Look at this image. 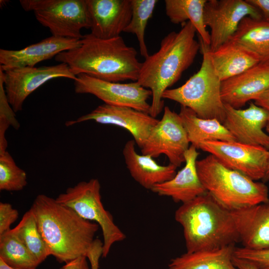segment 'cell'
Listing matches in <instances>:
<instances>
[{
    "label": "cell",
    "mask_w": 269,
    "mask_h": 269,
    "mask_svg": "<svg viewBox=\"0 0 269 269\" xmlns=\"http://www.w3.org/2000/svg\"><path fill=\"white\" fill-rule=\"evenodd\" d=\"M0 259L12 269H36L39 265L12 229L0 235Z\"/></svg>",
    "instance_id": "cell-27"
},
{
    "label": "cell",
    "mask_w": 269,
    "mask_h": 269,
    "mask_svg": "<svg viewBox=\"0 0 269 269\" xmlns=\"http://www.w3.org/2000/svg\"><path fill=\"white\" fill-rule=\"evenodd\" d=\"M182 24L179 31H172L163 37L159 50L141 63L137 82L151 91L149 115L153 118L164 109L163 93L191 65L201 48L191 22Z\"/></svg>",
    "instance_id": "cell-3"
},
{
    "label": "cell",
    "mask_w": 269,
    "mask_h": 269,
    "mask_svg": "<svg viewBox=\"0 0 269 269\" xmlns=\"http://www.w3.org/2000/svg\"><path fill=\"white\" fill-rule=\"evenodd\" d=\"M197 149L216 157L226 167L256 181L263 179L267 166L269 150L237 141H208Z\"/></svg>",
    "instance_id": "cell-13"
},
{
    "label": "cell",
    "mask_w": 269,
    "mask_h": 269,
    "mask_svg": "<svg viewBox=\"0 0 269 269\" xmlns=\"http://www.w3.org/2000/svg\"><path fill=\"white\" fill-rule=\"evenodd\" d=\"M101 185L98 179L81 181L69 187L55 199L76 212L81 217L94 221L101 227L103 237L102 257L106 258L116 243L126 238L115 223L112 214L103 206L100 194Z\"/></svg>",
    "instance_id": "cell-7"
},
{
    "label": "cell",
    "mask_w": 269,
    "mask_h": 269,
    "mask_svg": "<svg viewBox=\"0 0 269 269\" xmlns=\"http://www.w3.org/2000/svg\"><path fill=\"white\" fill-rule=\"evenodd\" d=\"M261 12L263 18L269 21V0H247Z\"/></svg>",
    "instance_id": "cell-36"
},
{
    "label": "cell",
    "mask_w": 269,
    "mask_h": 269,
    "mask_svg": "<svg viewBox=\"0 0 269 269\" xmlns=\"http://www.w3.org/2000/svg\"><path fill=\"white\" fill-rule=\"evenodd\" d=\"M233 263L238 269H259L251 262L233 256Z\"/></svg>",
    "instance_id": "cell-38"
},
{
    "label": "cell",
    "mask_w": 269,
    "mask_h": 269,
    "mask_svg": "<svg viewBox=\"0 0 269 269\" xmlns=\"http://www.w3.org/2000/svg\"><path fill=\"white\" fill-rule=\"evenodd\" d=\"M199 154L196 147L191 144L184 154L183 168L170 180L154 185L151 191L182 203L206 193L207 191L199 179L196 168Z\"/></svg>",
    "instance_id": "cell-19"
},
{
    "label": "cell",
    "mask_w": 269,
    "mask_h": 269,
    "mask_svg": "<svg viewBox=\"0 0 269 269\" xmlns=\"http://www.w3.org/2000/svg\"><path fill=\"white\" fill-rule=\"evenodd\" d=\"M91 33L100 39L120 36L132 16L131 0H86Z\"/></svg>",
    "instance_id": "cell-16"
},
{
    "label": "cell",
    "mask_w": 269,
    "mask_h": 269,
    "mask_svg": "<svg viewBox=\"0 0 269 269\" xmlns=\"http://www.w3.org/2000/svg\"><path fill=\"white\" fill-rule=\"evenodd\" d=\"M196 168L207 192L230 211L269 201L265 183L226 167L212 154L197 160Z\"/></svg>",
    "instance_id": "cell-5"
},
{
    "label": "cell",
    "mask_w": 269,
    "mask_h": 269,
    "mask_svg": "<svg viewBox=\"0 0 269 269\" xmlns=\"http://www.w3.org/2000/svg\"><path fill=\"white\" fill-rule=\"evenodd\" d=\"M179 115L191 145L208 141H236L222 123L216 119L199 118L191 109L181 106Z\"/></svg>",
    "instance_id": "cell-23"
},
{
    "label": "cell",
    "mask_w": 269,
    "mask_h": 269,
    "mask_svg": "<svg viewBox=\"0 0 269 269\" xmlns=\"http://www.w3.org/2000/svg\"><path fill=\"white\" fill-rule=\"evenodd\" d=\"M163 110L161 119L151 131L141 152L153 158L164 154L169 163L179 167L185 162L184 154L190 142L179 114L167 106Z\"/></svg>",
    "instance_id": "cell-10"
},
{
    "label": "cell",
    "mask_w": 269,
    "mask_h": 269,
    "mask_svg": "<svg viewBox=\"0 0 269 269\" xmlns=\"http://www.w3.org/2000/svg\"><path fill=\"white\" fill-rule=\"evenodd\" d=\"M22 8L33 11L36 19L52 35L81 39L83 28H90L86 0H20Z\"/></svg>",
    "instance_id": "cell-8"
},
{
    "label": "cell",
    "mask_w": 269,
    "mask_h": 269,
    "mask_svg": "<svg viewBox=\"0 0 269 269\" xmlns=\"http://www.w3.org/2000/svg\"><path fill=\"white\" fill-rule=\"evenodd\" d=\"M136 50L128 46L121 36L100 39L86 34L79 46L59 53L57 62L66 64L76 76L85 74L114 82L137 81L141 63Z\"/></svg>",
    "instance_id": "cell-2"
},
{
    "label": "cell",
    "mask_w": 269,
    "mask_h": 269,
    "mask_svg": "<svg viewBox=\"0 0 269 269\" xmlns=\"http://www.w3.org/2000/svg\"><path fill=\"white\" fill-rule=\"evenodd\" d=\"M132 16L124 32L135 34L137 37L141 56L145 59L149 55L144 39L145 30L151 17L157 0H131Z\"/></svg>",
    "instance_id": "cell-29"
},
{
    "label": "cell",
    "mask_w": 269,
    "mask_h": 269,
    "mask_svg": "<svg viewBox=\"0 0 269 269\" xmlns=\"http://www.w3.org/2000/svg\"><path fill=\"white\" fill-rule=\"evenodd\" d=\"M2 74L7 100L15 113L22 110L24 101L47 81L57 78L75 81L77 76L65 63L42 67H23L3 71Z\"/></svg>",
    "instance_id": "cell-12"
},
{
    "label": "cell",
    "mask_w": 269,
    "mask_h": 269,
    "mask_svg": "<svg viewBox=\"0 0 269 269\" xmlns=\"http://www.w3.org/2000/svg\"><path fill=\"white\" fill-rule=\"evenodd\" d=\"M255 103L265 109L269 114V89L261 94L255 100ZM265 128L267 133L269 134V118Z\"/></svg>",
    "instance_id": "cell-37"
},
{
    "label": "cell",
    "mask_w": 269,
    "mask_h": 269,
    "mask_svg": "<svg viewBox=\"0 0 269 269\" xmlns=\"http://www.w3.org/2000/svg\"><path fill=\"white\" fill-rule=\"evenodd\" d=\"M30 209L49 256L67 263L85 256L100 227L81 217L71 208L44 194L38 195Z\"/></svg>",
    "instance_id": "cell-1"
},
{
    "label": "cell",
    "mask_w": 269,
    "mask_h": 269,
    "mask_svg": "<svg viewBox=\"0 0 269 269\" xmlns=\"http://www.w3.org/2000/svg\"><path fill=\"white\" fill-rule=\"evenodd\" d=\"M81 39L51 36L19 50L0 49V68L3 71L37 63L80 46Z\"/></svg>",
    "instance_id": "cell-18"
},
{
    "label": "cell",
    "mask_w": 269,
    "mask_h": 269,
    "mask_svg": "<svg viewBox=\"0 0 269 269\" xmlns=\"http://www.w3.org/2000/svg\"><path fill=\"white\" fill-rule=\"evenodd\" d=\"M231 211L243 247L269 248V201Z\"/></svg>",
    "instance_id": "cell-20"
},
{
    "label": "cell",
    "mask_w": 269,
    "mask_h": 269,
    "mask_svg": "<svg viewBox=\"0 0 269 269\" xmlns=\"http://www.w3.org/2000/svg\"><path fill=\"white\" fill-rule=\"evenodd\" d=\"M206 0H166L165 12L174 24L190 21L200 35V39L210 45V32L204 20V9Z\"/></svg>",
    "instance_id": "cell-26"
},
{
    "label": "cell",
    "mask_w": 269,
    "mask_h": 269,
    "mask_svg": "<svg viewBox=\"0 0 269 269\" xmlns=\"http://www.w3.org/2000/svg\"><path fill=\"white\" fill-rule=\"evenodd\" d=\"M263 182L265 183L269 180V158L266 168L265 175L262 179Z\"/></svg>",
    "instance_id": "cell-39"
},
{
    "label": "cell",
    "mask_w": 269,
    "mask_h": 269,
    "mask_svg": "<svg viewBox=\"0 0 269 269\" xmlns=\"http://www.w3.org/2000/svg\"><path fill=\"white\" fill-rule=\"evenodd\" d=\"M94 121L97 123L123 128L132 135L135 144L142 148L153 128L159 121L149 114L127 107L103 104L90 113L65 123L66 127Z\"/></svg>",
    "instance_id": "cell-14"
},
{
    "label": "cell",
    "mask_w": 269,
    "mask_h": 269,
    "mask_svg": "<svg viewBox=\"0 0 269 269\" xmlns=\"http://www.w3.org/2000/svg\"><path fill=\"white\" fill-rule=\"evenodd\" d=\"M235 245L186 252L172 259L167 269H238L233 264Z\"/></svg>",
    "instance_id": "cell-24"
},
{
    "label": "cell",
    "mask_w": 269,
    "mask_h": 269,
    "mask_svg": "<svg viewBox=\"0 0 269 269\" xmlns=\"http://www.w3.org/2000/svg\"><path fill=\"white\" fill-rule=\"evenodd\" d=\"M85 256H81L72 260L62 267L60 269H90Z\"/></svg>",
    "instance_id": "cell-35"
},
{
    "label": "cell",
    "mask_w": 269,
    "mask_h": 269,
    "mask_svg": "<svg viewBox=\"0 0 269 269\" xmlns=\"http://www.w3.org/2000/svg\"><path fill=\"white\" fill-rule=\"evenodd\" d=\"M134 140H129L123 149L125 162L131 176L144 188L150 190L155 185L172 179L177 167L169 163L158 164L149 155L139 154L135 149Z\"/></svg>",
    "instance_id": "cell-21"
},
{
    "label": "cell",
    "mask_w": 269,
    "mask_h": 269,
    "mask_svg": "<svg viewBox=\"0 0 269 269\" xmlns=\"http://www.w3.org/2000/svg\"><path fill=\"white\" fill-rule=\"evenodd\" d=\"M17 129L19 125L15 116V112L10 106L5 92L2 74L0 73V153L6 150L7 142L5 132L9 126Z\"/></svg>",
    "instance_id": "cell-31"
},
{
    "label": "cell",
    "mask_w": 269,
    "mask_h": 269,
    "mask_svg": "<svg viewBox=\"0 0 269 269\" xmlns=\"http://www.w3.org/2000/svg\"><path fill=\"white\" fill-rule=\"evenodd\" d=\"M249 16L263 18L260 11L247 0H209L204 9V20L210 29L209 48L213 52L229 41L241 21Z\"/></svg>",
    "instance_id": "cell-9"
},
{
    "label": "cell",
    "mask_w": 269,
    "mask_h": 269,
    "mask_svg": "<svg viewBox=\"0 0 269 269\" xmlns=\"http://www.w3.org/2000/svg\"><path fill=\"white\" fill-rule=\"evenodd\" d=\"M103 243L99 239H96L90 249L87 258L91 264V269H99V261L103 254Z\"/></svg>",
    "instance_id": "cell-34"
},
{
    "label": "cell",
    "mask_w": 269,
    "mask_h": 269,
    "mask_svg": "<svg viewBox=\"0 0 269 269\" xmlns=\"http://www.w3.org/2000/svg\"><path fill=\"white\" fill-rule=\"evenodd\" d=\"M231 39L252 53L260 63L269 64V21L247 16Z\"/></svg>",
    "instance_id": "cell-25"
},
{
    "label": "cell",
    "mask_w": 269,
    "mask_h": 269,
    "mask_svg": "<svg viewBox=\"0 0 269 269\" xmlns=\"http://www.w3.org/2000/svg\"><path fill=\"white\" fill-rule=\"evenodd\" d=\"M77 94L94 95L104 104L130 107L149 114L150 104L147 102L151 91L137 81L127 83L101 80L85 74L77 75L74 81Z\"/></svg>",
    "instance_id": "cell-11"
},
{
    "label": "cell",
    "mask_w": 269,
    "mask_h": 269,
    "mask_svg": "<svg viewBox=\"0 0 269 269\" xmlns=\"http://www.w3.org/2000/svg\"><path fill=\"white\" fill-rule=\"evenodd\" d=\"M174 218L182 227L186 252L216 249L240 242L231 211L207 192L182 203Z\"/></svg>",
    "instance_id": "cell-4"
},
{
    "label": "cell",
    "mask_w": 269,
    "mask_h": 269,
    "mask_svg": "<svg viewBox=\"0 0 269 269\" xmlns=\"http://www.w3.org/2000/svg\"><path fill=\"white\" fill-rule=\"evenodd\" d=\"M225 108L223 125L236 141L269 150V134L263 130L269 114L265 109L252 102L245 109H236L225 104Z\"/></svg>",
    "instance_id": "cell-15"
},
{
    "label": "cell",
    "mask_w": 269,
    "mask_h": 269,
    "mask_svg": "<svg viewBox=\"0 0 269 269\" xmlns=\"http://www.w3.org/2000/svg\"><path fill=\"white\" fill-rule=\"evenodd\" d=\"M18 211L6 202L0 203V235L9 231L10 226L18 218Z\"/></svg>",
    "instance_id": "cell-33"
},
{
    "label": "cell",
    "mask_w": 269,
    "mask_h": 269,
    "mask_svg": "<svg viewBox=\"0 0 269 269\" xmlns=\"http://www.w3.org/2000/svg\"><path fill=\"white\" fill-rule=\"evenodd\" d=\"M200 43L203 59L199 70L181 86L166 90L162 99L179 103L199 118L216 119L223 124L225 108L221 98L222 81L213 66L209 46L200 39Z\"/></svg>",
    "instance_id": "cell-6"
},
{
    "label": "cell",
    "mask_w": 269,
    "mask_h": 269,
    "mask_svg": "<svg viewBox=\"0 0 269 269\" xmlns=\"http://www.w3.org/2000/svg\"><path fill=\"white\" fill-rule=\"evenodd\" d=\"M210 55L214 70L222 82L260 63L252 53L231 39L210 51Z\"/></svg>",
    "instance_id": "cell-22"
},
{
    "label": "cell",
    "mask_w": 269,
    "mask_h": 269,
    "mask_svg": "<svg viewBox=\"0 0 269 269\" xmlns=\"http://www.w3.org/2000/svg\"><path fill=\"white\" fill-rule=\"evenodd\" d=\"M0 269H12L6 265L0 259Z\"/></svg>",
    "instance_id": "cell-40"
},
{
    "label": "cell",
    "mask_w": 269,
    "mask_h": 269,
    "mask_svg": "<svg viewBox=\"0 0 269 269\" xmlns=\"http://www.w3.org/2000/svg\"><path fill=\"white\" fill-rule=\"evenodd\" d=\"M27 184L26 173L16 165L11 154L7 150L0 153V190L20 191Z\"/></svg>",
    "instance_id": "cell-30"
},
{
    "label": "cell",
    "mask_w": 269,
    "mask_h": 269,
    "mask_svg": "<svg viewBox=\"0 0 269 269\" xmlns=\"http://www.w3.org/2000/svg\"><path fill=\"white\" fill-rule=\"evenodd\" d=\"M269 89V64L259 63L242 73L222 82L223 103L241 109Z\"/></svg>",
    "instance_id": "cell-17"
},
{
    "label": "cell",
    "mask_w": 269,
    "mask_h": 269,
    "mask_svg": "<svg viewBox=\"0 0 269 269\" xmlns=\"http://www.w3.org/2000/svg\"><path fill=\"white\" fill-rule=\"evenodd\" d=\"M12 230L39 265L49 256L35 216L30 208L24 213L20 221Z\"/></svg>",
    "instance_id": "cell-28"
},
{
    "label": "cell",
    "mask_w": 269,
    "mask_h": 269,
    "mask_svg": "<svg viewBox=\"0 0 269 269\" xmlns=\"http://www.w3.org/2000/svg\"><path fill=\"white\" fill-rule=\"evenodd\" d=\"M234 256L251 262L259 269H269V248L253 250L235 247Z\"/></svg>",
    "instance_id": "cell-32"
}]
</instances>
